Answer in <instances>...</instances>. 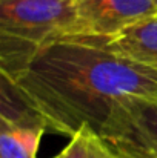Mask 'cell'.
<instances>
[{
	"label": "cell",
	"mask_w": 157,
	"mask_h": 158,
	"mask_svg": "<svg viewBox=\"0 0 157 158\" xmlns=\"http://www.w3.org/2000/svg\"><path fill=\"white\" fill-rule=\"evenodd\" d=\"M114 158H157L154 152L117 137H100Z\"/></svg>",
	"instance_id": "obj_7"
},
{
	"label": "cell",
	"mask_w": 157,
	"mask_h": 158,
	"mask_svg": "<svg viewBox=\"0 0 157 158\" xmlns=\"http://www.w3.org/2000/svg\"><path fill=\"white\" fill-rule=\"evenodd\" d=\"M0 32L36 48L74 35L77 0H0Z\"/></svg>",
	"instance_id": "obj_2"
},
{
	"label": "cell",
	"mask_w": 157,
	"mask_h": 158,
	"mask_svg": "<svg viewBox=\"0 0 157 158\" xmlns=\"http://www.w3.org/2000/svg\"><path fill=\"white\" fill-rule=\"evenodd\" d=\"M91 134L88 127L79 129L65 146V149L54 158H91Z\"/></svg>",
	"instance_id": "obj_8"
},
{
	"label": "cell",
	"mask_w": 157,
	"mask_h": 158,
	"mask_svg": "<svg viewBox=\"0 0 157 158\" xmlns=\"http://www.w3.org/2000/svg\"><path fill=\"white\" fill-rule=\"evenodd\" d=\"M97 39L122 57L148 66H157V15L142 20L111 37Z\"/></svg>",
	"instance_id": "obj_5"
},
{
	"label": "cell",
	"mask_w": 157,
	"mask_h": 158,
	"mask_svg": "<svg viewBox=\"0 0 157 158\" xmlns=\"http://www.w3.org/2000/svg\"><path fill=\"white\" fill-rule=\"evenodd\" d=\"M43 126H25L2 121L0 158H37Z\"/></svg>",
	"instance_id": "obj_6"
},
{
	"label": "cell",
	"mask_w": 157,
	"mask_h": 158,
	"mask_svg": "<svg viewBox=\"0 0 157 158\" xmlns=\"http://www.w3.org/2000/svg\"><path fill=\"white\" fill-rule=\"evenodd\" d=\"M77 15L79 35L111 37L156 17L157 0H77Z\"/></svg>",
	"instance_id": "obj_3"
},
{
	"label": "cell",
	"mask_w": 157,
	"mask_h": 158,
	"mask_svg": "<svg viewBox=\"0 0 157 158\" xmlns=\"http://www.w3.org/2000/svg\"><path fill=\"white\" fill-rule=\"evenodd\" d=\"M9 80L46 127L69 137L82 127L99 135L126 102L157 97V66L122 57L100 39L79 34L42 45Z\"/></svg>",
	"instance_id": "obj_1"
},
{
	"label": "cell",
	"mask_w": 157,
	"mask_h": 158,
	"mask_svg": "<svg viewBox=\"0 0 157 158\" xmlns=\"http://www.w3.org/2000/svg\"><path fill=\"white\" fill-rule=\"evenodd\" d=\"M99 137H117L157 155V97L136 98L122 105Z\"/></svg>",
	"instance_id": "obj_4"
},
{
	"label": "cell",
	"mask_w": 157,
	"mask_h": 158,
	"mask_svg": "<svg viewBox=\"0 0 157 158\" xmlns=\"http://www.w3.org/2000/svg\"><path fill=\"white\" fill-rule=\"evenodd\" d=\"M91 158H114L97 134H91Z\"/></svg>",
	"instance_id": "obj_9"
}]
</instances>
